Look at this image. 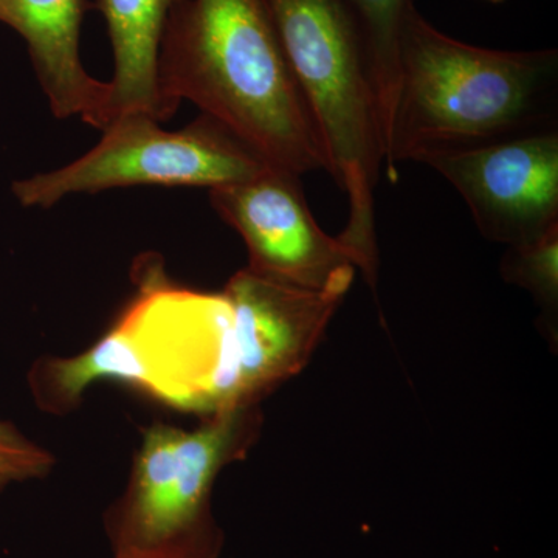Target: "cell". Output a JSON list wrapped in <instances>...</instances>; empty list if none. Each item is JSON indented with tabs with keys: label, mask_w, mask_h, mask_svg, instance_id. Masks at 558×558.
Returning <instances> with one entry per match:
<instances>
[{
	"label": "cell",
	"mask_w": 558,
	"mask_h": 558,
	"mask_svg": "<svg viewBox=\"0 0 558 558\" xmlns=\"http://www.w3.org/2000/svg\"><path fill=\"white\" fill-rule=\"evenodd\" d=\"M159 78L174 112L193 101L274 167L328 170L266 0H183L165 27Z\"/></svg>",
	"instance_id": "1"
},
{
	"label": "cell",
	"mask_w": 558,
	"mask_h": 558,
	"mask_svg": "<svg viewBox=\"0 0 558 558\" xmlns=\"http://www.w3.org/2000/svg\"><path fill=\"white\" fill-rule=\"evenodd\" d=\"M558 128V51L494 50L451 38L414 10L400 43L385 168Z\"/></svg>",
	"instance_id": "2"
},
{
	"label": "cell",
	"mask_w": 558,
	"mask_h": 558,
	"mask_svg": "<svg viewBox=\"0 0 558 558\" xmlns=\"http://www.w3.org/2000/svg\"><path fill=\"white\" fill-rule=\"evenodd\" d=\"M286 60L306 101L329 174L349 201L339 240L376 286V189L385 163L376 87L344 0H266Z\"/></svg>",
	"instance_id": "3"
},
{
	"label": "cell",
	"mask_w": 558,
	"mask_h": 558,
	"mask_svg": "<svg viewBox=\"0 0 558 558\" xmlns=\"http://www.w3.org/2000/svg\"><path fill=\"white\" fill-rule=\"evenodd\" d=\"M260 427L259 407L241 405L190 432L161 422L146 428L126 487L102 519L112 558H218L223 534L213 487Z\"/></svg>",
	"instance_id": "4"
},
{
	"label": "cell",
	"mask_w": 558,
	"mask_h": 558,
	"mask_svg": "<svg viewBox=\"0 0 558 558\" xmlns=\"http://www.w3.org/2000/svg\"><path fill=\"white\" fill-rule=\"evenodd\" d=\"M132 271L137 290L113 325L138 360L140 391L204 418L241 407L233 312L223 293L175 284L154 255Z\"/></svg>",
	"instance_id": "5"
},
{
	"label": "cell",
	"mask_w": 558,
	"mask_h": 558,
	"mask_svg": "<svg viewBox=\"0 0 558 558\" xmlns=\"http://www.w3.org/2000/svg\"><path fill=\"white\" fill-rule=\"evenodd\" d=\"M274 167L218 120L202 113L180 131L128 113L110 121L89 153L60 170L13 183L22 207L50 208L76 193L128 186L233 185Z\"/></svg>",
	"instance_id": "6"
},
{
	"label": "cell",
	"mask_w": 558,
	"mask_h": 558,
	"mask_svg": "<svg viewBox=\"0 0 558 558\" xmlns=\"http://www.w3.org/2000/svg\"><path fill=\"white\" fill-rule=\"evenodd\" d=\"M469 205L487 240L527 244L558 226V128L422 157Z\"/></svg>",
	"instance_id": "7"
},
{
	"label": "cell",
	"mask_w": 558,
	"mask_h": 558,
	"mask_svg": "<svg viewBox=\"0 0 558 558\" xmlns=\"http://www.w3.org/2000/svg\"><path fill=\"white\" fill-rule=\"evenodd\" d=\"M209 202L241 234L255 274L312 290L354 279V255L319 229L299 175L269 167L245 182L209 190Z\"/></svg>",
	"instance_id": "8"
},
{
	"label": "cell",
	"mask_w": 558,
	"mask_h": 558,
	"mask_svg": "<svg viewBox=\"0 0 558 558\" xmlns=\"http://www.w3.org/2000/svg\"><path fill=\"white\" fill-rule=\"evenodd\" d=\"M352 281L303 289L248 267L231 277L222 293L233 312L242 405H259L306 366Z\"/></svg>",
	"instance_id": "9"
},
{
	"label": "cell",
	"mask_w": 558,
	"mask_h": 558,
	"mask_svg": "<svg viewBox=\"0 0 558 558\" xmlns=\"http://www.w3.org/2000/svg\"><path fill=\"white\" fill-rule=\"evenodd\" d=\"M90 10V0H0V24L24 39L53 116H80L102 131L109 121V84L94 78L81 60V27Z\"/></svg>",
	"instance_id": "10"
},
{
	"label": "cell",
	"mask_w": 558,
	"mask_h": 558,
	"mask_svg": "<svg viewBox=\"0 0 558 558\" xmlns=\"http://www.w3.org/2000/svg\"><path fill=\"white\" fill-rule=\"evenodd\" d=\"M183 0H95L108 27L113 54L109 121L142 113L157 121L174 116L159 78L161 38L171 11Z\"/></svg>",
	"instance_id": "11"
},
{
	"label": "cell",
	"mask_w": 558,
	"mask_h": 558,
	"mask_svg": "<svg viewBox=\"0 0 558 558\" xmlns=\"http://www.w3.org/2000/svg\"><path fill=\"white\" fill-rule=\"evenodd\" d=\"M120 380L142 388V369L130 341L116 325L97 343L72 357H40L28 369L27 384L39 411L65 416L78 410L86 389L98 380Z\"/></svg>",
	"instance_id": "12"
},
{
	"label": "cell",
	"mask_w": 558,
	"mask_h": 558,
	"mask_svg": "<svg viewBox=\"0 0 558 558\" xmlns=\"http://www.w3.org/2000/svg\"><path fill=\"white\" fill-rule=\"evenodd\" d=\"M357 27L379 102L384 148L398 86L400 43L416 0H344Z\"/></svg>",
	"instance_id": "13"
},
{
	"label": "cell",
	"mask_w": 558,
	"mask_h": 558,
	"mask_svg": "<svg viewBox=\"0 0 558 558\" xmlns=\"http://www.w3.org/2000/svg\"><path fill=\"white\" fill-rule=\"evenodd\" d=\"M506 281L527 289L546 311L557 310L558 226L527 244L509 247L501 264Z\"/></svg>",
	"instance_id": "14"
},
{
	"label": "cell",
	"mask_w": 558,
	"mask_h": 558,
	"mask_svg": "<svg viewBox=\"0 0 558 558\" xmlns=\"http://www.w3.org/2000/svg\"><path fill=\"white\" fill-rule=\"evenodd\" d=\"M57 458L27 438L16 425L0 418V490L11 484L50 475Z\"/></svg>",
	"instance_id": "15"
}]
</instances>
